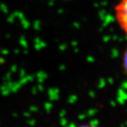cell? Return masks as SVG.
<instances>
[{
    "label": "cell",
    "instance_id": "obj_2",
    "mask_svg": "<svg viewBox=\"0 0 127 127\" xmlns=\"http://www.w3.org/2000/svg\"><path fill=\"white\" fill-rule=\"evenodd\" d=\"M123 65H124V69L127 74V49L126 50L124 53V56H123Z\"/></svg>",
    "mask_w": 127,
    "mask_h": 127
},
{
    "label": "cell",
    "instance_id": "obj_3",
    "mask_svg": "<svg viewBox=\"0 0 127 127\" xmlns=\"http://www.w3.org/2000/svg\"><path fill=\"white\" fill-rule=\"evenodd\" d=\"M80 127H94V126H80Z\"/></svg>",
    "mask_w": 127,
    "mask_h": 127
},
{
    "label": "cell",
    "instance_id": "obj_1",
    "mask_svg": "<svg viewBox=\"0 0 127 127\" xmlns=\"http://www.w3.org/2000/svg\"><path fill=\"white\" fill-rule=\"evenodd\" d=\"M115 15L118 24L127 35V0H120L115 6Z\"/></svg>",
    "mask_w": 127,
    "mask_h": 127
}]
</instances>
